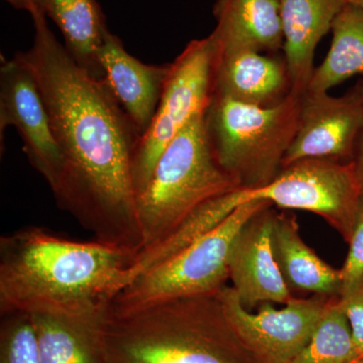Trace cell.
<instances>
[{"label": "cell", "mask_w": 363, "mask_h": 363, "mask_svg": "<svg viewBox=\"0 0 363 363\" xmlns=\"http://www.w3.org/2000/svg\"><path fill=\"white\" fill-rule=\"evenodd\" d=\"M30 16L32 48L14 57L35 78L61 152V181L52 195L95 240L138 252L143 240L133 161L142 135L105 79L74 61L47 16Z\"/></svg>", "instance_id": "obj_1"}, {"label": "cell", "mask_w": 363, "mask_h": 363, "mask_svg": "<svg viewBox=\"0 0 363 363\" xmlns=\"http://www.w3.org/2000/svg\"><path fill=\"white\" fill-rule=\"evenodd\" d=\"M135 252L67 240L40 227L0 238V313L81 316L131 283Z\"/></svg>", "instance_id": "obj_2"}, {"label": "cell", "mask_w": 363, "mask_h": 363, "mask_svg": "<svg viewBox=\"0 0 363 363\" xmlns=\"http://www.w3.org/2000/svg\"><path fill=\"white\" fill-rule=\"evenodd\" d=\"M102 342L107 363H259L229 322L218 294L126 312L108 308Z\"/></svg>", "instance_id": "obj_3"}, {"label": "cell", "mask_w": 363, "mask_h": 363, "mask_svg": "<svg viewBox=\"0 0 363 363\" xmlns=\"http://www.w3.org/2000/svg\"><path fill=\"white\" fill-rule=\"evenodd\" d=\"M240 189L219 166L208 140L205 113L169 143L145 190L136 198L143 248L156 245L195 210Z\"/></svg>", "instance_id": "obj_4"}, {"label": "cell", "mask_w": 363, "mask_h": 363, "mask_svg": "<svg viewBox=\"0 0 363 363\" xmlns=\"http://www.w3.org/2000/svg\"><path fill=\"white\" fill-rule=\"evenodd\" d=\"M301 97L290 93L271 107L214 95L205 112L210 147L240 189L266 187L279 175L297 133Z\"/></svg>", "instance_id": "obj_5"}, {"label": "cell", "mask_w": 363, "mask_h": 363, "mask_svg": "<svg viewBox=\"0 0 363 363\" xmlns=\"http://www.w3.org/2000/svg\"><path fill=\"white\" fill-rule=\"evenodd\" d=\"M243 203L221 223L173 257L143 272L111 301L112 312H126L175 298L217 295L229 279L228 262L241 228L262 208Z\"/></svg>", "instance_id": "obj_6"}, {"label": "cell", "mask_w": 363, "mask_h": 363, "mask_svg": "<svg viewBox=\"0 0 363 363\" xmlns=\"http://www.w3.org/2000/svg\"><path fill=\"white\" fill-rule=\"evenodd\" d=\"M217 52L218 45L211 33L205 39L189 43L172 63L156 114L140 136L133 156L136 198L147 187L169 143L193 118L206 112L213 97Z\"/></svg>", "instance_id": "obj_7"}, {"label": "cell", "mask_w": 363, "mask_h": 363, "mask_svg": "<svg viewBox=\"0 0 363 363\" xmlns=\"http://www.w3.org/2000/svg\"><path fill=\"white\" fill-rule=\"evenodd\" d=\"M245 191L248 201L318 215L347 243L362 194L352 162L328 159L298 160L283 167L266 187Z\"/></svg>", "instance_id": "obj_8"}, {"label": "cell", "mask_w": 363, "mask_h": 363, "mask_svg": "<svg viewBox=\"0 0 363 363\" xmlns=\"http://www.w3.org/2000/svg\"><path fill=\"white\" fill-rule=\"evenodd\" d=\"M241 341L259 363H291L311 340L332 301L337 297H295L281 309L271 303L252 313L241 305L233 286L218 293Z\"/></svg>", "instance_id": "obj_9"}, {"label": "cell", "mask_w": 363, "mask_h": 363, "mask_svg": "<svg viewBox=\"0 0 363 363\" xmlns=\"http://www.w3.org/2000/svg\"><path fill=\"white\" fill-rule=\"evenodd\" d=\"M18 130L28 162L47 182L52 192L62 176V156L49 112L35 78L16 57H1L0 65V147L9 126Z\"/></svg>", "instance_id": "obj_10"}, {"label": "cell", "mask_w": 363, "mask_h": 363, "mask_svg": "<svg viewBox=\"0 0 363 363\" xmlns=\"http://www.w3.org/2000/svg\"><path fill=\"white\" fill-rule=\"evenodd\" d=\"M362 128L363 81L338 97L307 90L301 97L297 133L283 167L303 159L352 162Z\"/></svg>", "instance_id": "obj_11"}, {"label": "cell", "mask_w": 363, "mask_h": 363, "mask_svg": "<svg viewBox=\"0 0 363 363\" xmlns=\"http://www.w3.org/2000/svg\"><path fill=\"white\" fill-rule=\"evenodd\" d=\"M267 205L243 225L229 257V279L248 311L264 303L288 304L291 293L277 262L272 228L277 211Z\"/></svg>", "instance_id": "obj_12"}, {"label": "cell", "mask_w": 363, "mask_h": 363, "mask_svg": "<svg viewBox=\"0 0 363 363\" xmlns=\"http://www.w3.org/2000/svg\"><path fill=\"white\" fill-rule=\"evenodd\" d=\"M98 61L114 97L143 135L156 114L172 64L142 63L124 49L121 39L109 30L98 51Z\"/></svg>", "instance_id": "obj_13"}, {"label": "cell", "mask_w": 363, "mask_h": 363, "mask_svg": "<svg viewBox=\"0 0 363 363\" xmlns=\"http://www.w3.org/2000/svg\"><path fill=\"white\" fill-rule=\"evenodd\" d=\"M291 93L285 59L252 50L217 52L214 95L252 106L271 107Z\"/></svg>", "instance_id": "obj_14"}, {"label": "cell", "mask_w": 363, "mask_h": 363, "mask_svg": "<svg viewBox=\"0 0 363 363\" xmlns=\"http://www.w3.org/2000/svg\"><path fill=\"white\" fill-rule=\"evenodd\" d=\"M284 59L291 93L302 96L314 74L317 45L331 32L347 0H279Z\"/></svg>", "instance_id": "obj_15"}, {"label": "cell", "mask_w": 363, "mask_h": 363, "mask_svg": "<svg viewBox=\"0 0 363 363\" xmlns=\"http://www.w3.org/2000/svg\"><path fill=\"white\" fill-rule=\"evenodd\" d=\"M212 35L219 52L252 50L276 54L283 50L279 0H217Z\"/></svg>", "instance_id": "obj_16"}, {"label": "cell", "mask_w": 363, "mask_h": 363, "mask_svg": "<svg viewBox=\"0 0 363 363\" xmlns=\"http://www.w3.org/2000/svg\"><path fill=\"white\" fill-rule=\"evenodd\" d=\"M272 245L277 262L291 293L340 297V269L325 262L300 234L297 217L291 212L277 211L272 228ZM294 295V294H293Z\"/></svg>", "instance_id": "obj_17"}, {"label": "cell", "mask_w": 363, "mask_h": 363, "mask_svg": "<svg viewBox=\"0 0 363 363\" xmlns=\"http://www.w3.org/2000/svg\"><path fill=\"white\" fill-rule=\"evenodd\" d=\"M108 308L81 316L30 314L40 363H107L102 326Z\"/></svg>", "instance_id": "obj_18"}, {"label": "cell", "mask_w": 363, "mask_h": 363, "mask_svg": "<svg viewBox=\"0 0 363 363\" xmlns=\"http://www.w3.org/2000/svg\"><path fill=\"white\" fill-rule=\"evenodd\" d=\"M47 18L58 26L74 61L94 77L104 78L98 51L108 28L97 0H52Z\"/></svg>", "instance_id": "obj_19"}, {"label": "cell", "mask_w": 363, "mask_h": 363, "mask_svg": "<svg viewBox=\"0 0 363 363\" xmlns=\"http://www.w3.org/2000/svg\"><path fill=\"white\" fill-rule=\"evenodd\" d=\"M330 49L316 67L308 90L329 92L354 76H363V4L346 2L331 28Z\"/></svg>", "instance_id": "obj_20"}, {"label": "cell", "mask_w": 363, "mask_h": 363, "mask_svg": "<svg viewBox=\"0 0 363 363\" xmlns=\"http://www.w3.org/2000/svg\"><path fill=\"white\" fill-rule=\"evenodd\" d=\"M358 357L339 297L332 301L314 335L291 363H348Z\"/></svg>", "instance_id": "obj_21"}, {"label": "cell", "mask_w": 363, "mask_h": 363, "mask_svg": "<svg viewBox=\"0 0 363 363\" xmlns=\"http://www.w3.org/2000/svg\"><path fill=\"white\" fill-rule=\"evenodd\" d=\"M0 363H40L37 334L30 314L1 315Z\"/></svg>", "instance_id": "obj_22"}, {"label": "cell", "mask_w": 363, "mask_h": 363, "mask_svg": "<svg viewBox=\"0 0 363 363\" xmlns=\"http://www.w3.org/2000/svg\"><path fill=\"white\" fill-rule=\"evenodd\" d=\"M350 250L341 271L342 294L351 290L363 279V193L358 203L352 233L348 241Z\"/></svg>", "instance_id": "obj_23"}, {"label": "cell", "mask_w": 363, "mask_h": 363, "mask_svg": "<svg viewBox=\"0 0 363 363\" xmlns=\"http://www.w3.org/2000/svg\"><path fill=\"white\" fill-rule=\"evenodd\" d=\"M350 325L358 357L363 355V279L351 290L339 297Z\"/></svg>", "instance_id": "obj_24"}, {"label": "cell", "mask_w": 363, "mask_h": 363, "mask_svg": "<svg viewBox=\"0 0 363 363\" xmlns=\"http://www.w3.org/2000/svg\"><path fill=\"white\" fill-rule=\"evenodd\" d=\"M14 9H25L28 13L40 11L47 16L52 0H6Z\"/></svg>", "instance_id": "obj_25"}, {"label": "cell", "mask_w": 363, "mask_h": 363, "mask_svg": "<svg viewBox=\"0 0 363 363\" xmlns=\"http://www.w3.org/2000/svg\"><path fill=\"white\" fill-rule=\"evenodd\" d=\"M352 164L354 166L355 174H357V180L359 182L360 188H362L363 193V128L359 138H358Z\"/></svg>", "instance_id": "obj_26"}, {"label": "cell", "mask_w": 363, "mask_h": 363, "mask_svg": "<svg viewBox=\"0 0 363 363\" xmlns=\"http://www.w3.org/2000/svg\"><path fill=\"white\" fill-rule=\"evenodd\" d=\"M348 363H363V355H359V357L354 358Z\"/></svg>", "instance_id": "obj_27"}, {"label": "cell", "mask_w": 363, "mask_h": 363, "mask_svg": "<svg viewBox=\"0 0 363 363\" xmlns=\"http://www.w3.org/2000/svg\"><path fill=\"white\" fill-rule=\"evenodd\" d=\"M350 4H363V0H347Z\"/></svg>", "instance_id": "obj_28"}]
</instances>
